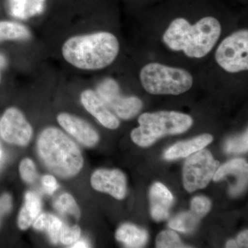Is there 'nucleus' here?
Returning <instances> with one entry per match:
<instances>
[{
  "instance_id": "nucleus-1",
  "label": "nucleus",
  "mask_w": 248,
  "mask_h": 248,
  "mask_svg": "<svg viewBox=\"0 0 248 248\" xmlns=\"http://www.w3.org/2000/svg\"><path fill=\"white\" fill-rule=\"evenodd\" d=\"M221 33V26L216 18H202L195 25L177 18L164 32L163 41L171 50H182L189 58H202L211 51Z\"/></svg>"
},
{
  "instance_id": "nucleus-2",
  "label": "nucleus",
  "mask_w": 248,
  "mask_h": 248,
  "mask_svg": "<svg viewBox=\"0 0 248 248\" xmlns=\"http://www.w3.org/2000/svg\"><path fill=\"white\" fill-rule=\"evenodd\" d=\"M120 51V44L113 34L98 32L77 35L62 46L63 58L79 69L94 71L110 66Z\"/></svg>"
},
{
  "instance_id": "nucleus-3",
  "label": "nucleus",
  "mask_w": 248,
  "mask_h": 248,
  "mask_svg": "<svg viewBox=\"0 0 248 248\" xmlns=\"http://www.w3.org/2000/svg\"><path fill=\"white\" fill-rule=\"evenodd\" d=\"M37 152L44 164L62 177L76 175L84 164L79 148L60 129H45L39 137Z\"/></svg>"
},
{
  "instance_id": "nucleus-4",
  "label": "nucleus",
  "mask_w": 248,
  "mask_h": 248,
  "mask_svg": "<svg viewBox=\"0 0 248 248\" xmlns=\"http://www.w3.org/2000/svg\"><path fill=\"white\" fill-rule=\"evenodd\" d=\"M140 126L131 133V139L138 146L147 147L168 135L187 131L192 124L190 116L174 111H160L142 114L138 120Z\"/></svg>"
},
{
  "instance_id": "nucleus-5",
  "label": "nucleus",
  "mask_w": 248,
  "mask_h": 248,
  "mask_svg": "<svg viewBox=\"0 0 248 248\" xmlns=\"http://www.w3.org/2000/svg\"><path fill=\"white\" fill-rule=\"evenodd\" d=\"M140 76L143 87L153 94L177 95L190 90L193 84V78L189 72L159 63L146 65Z\"/></svg>"
},
{
  "instance_id": "nucleus-6",
  "label": "nucleus",
  "mask_w": 248,
  "mask_h": 248,
  "mask_svg": "<svg viewBox=\"0 0 248 248\" xmlns=\"http://www.w3.org/2000/svg\"><path fill=\"white\" fill-rule=\"evenodd\" d=\"M217 63L228 73L248 69V31H236L226 37L215 53Z\"/></svg>"
},
{
  "instance_id": "nucleus-7",
  "label": "nucleus",
  "mask_w": 248,
  "mask_h": 248,
  "mask_svg": "<svg viewBox=\"0 0 248 248\" xmlns=\"http://www.w3.org/2000/svg\"><path fill=\"white\" fill-rule=\"evenodd\" d=\"M219 162L205 149L190 155L186 159L183 170V181L186 190L193 192L203 189L213 179Z\"/></svg>"
},
{
  "instance_id": "nucleus-8",
  "label": "nucleus",
  "mask_w": 248,
  "mask_h": 248,
  "mask_svg": "<svg viewBox=\"0 0 248 248\" xmlns=\"http://www.w3.org/2000/svg\"><path fill=\"white\" fill-rule=\"evenodd\" d=\"M97 93L108 108L123 120L133 118L141 110V101L136 97H122L119 85L114 79H104L97 86Z\"/></svg>"
},
{
  "instance_id": "nucleus-9",
  "label": "nucleus",
  "mask_w": 248,
  "mask_h": 248,
  "mask_svg": "<svg viewBox=\"0 0 248 248\" xmlns=\"http://www.w3.org/2000/svg\"><path fill=\"white\" fill-rule=\"evenodd\" d=\"M0 135L8 143L25 146L32 138V129L20 110L10 108L0 119Z\"/></svg>"
},
{
  "instance_id": "nucleus-10",
  "label": "nucleus",
  "mask_w": 248,
  "mask_h": 248,
  "mask_svg": "<svg viewBox=\"0 0 248 248\" xmlns=\"http://www.w3.org/2000/svg\"><path fill=\"white\" fill-rule=\"evenodd\" d=\"M91 182L94 190L107 192L117 200H123L126 193V179L118 170H98L93 173Z\"/></svg>"
},
{
  "instance_id": "nucleus-11",
  "label": "nucleus",
  "mask_w": 248,
  "mask_h": 248,
  "mask_svg": "<svg viewBox=\"0 0 248 248\" xmlns=\"http://www.w3.org/2000/svg\"><path fill=\"white\" fill-rule=\"evenodd\" d=\"M58 121L62 128L84 146H93L97 143L99 135L86 121L68 113L59 115Z\"/></svg>"
},
{
  "instance_id": "nucleus-12",
  "label": "nucleus",
  "mask_w": 248,
  "mask_h": 248,
  "mask_svg": "<svg viewBox=\"0 0 248 248\" xmlns=\"http://www.w3.org/2000/svg\"><path fill=\"white\" fill-rule=\"evenodd\" d=\"M81 101L85 108L95 117L99 123L106 128L116 129L120 125L117 120L108 108L99 97L97 93L92 90H86L81 93Z\"/></svg>"
},
{
  "instance_id": "nucleus-13",
  "label": "nucleus",
  "mask_w": 248,
  "mask_h": 248,
  "mask_svg": "<svg viewBox=\"0 0 248 248\" xmlns=\"http://www.w3.org/2000/svg\"><path fill=\"white\" fill-rule=\"evenodd\" d=\"M248 172L247 162L244 159H235L218 168L213 179L215 182H218L227 175L235 176L236 183L235 186L231 187L230 193L232 196H237L244 190L247 186Z\"/></svg>"
},
{
  "instance_id": "nucleus-14",
  "label": "nucleus",
  "mask_w": 248,
  "mask_h": 248,
  "mask_svg": "<svg viewBox=\"0 0 248 248\" xmlns=\"http://www.w3.org/2000/svg\"><path fill=\"white\" fill-rule=\"evenodd\" d=\"M151 214L156 221H162L169 216L174 198L169 189L161 183H155L150 190Z\"/></svg>"
},
{
  "instance_id": "nucleus-15",
  "label": "nucleus",
  "mask_w": 248,
  "mask_h": 248,
  "mask_svg": "<svg viewBox=\"0 0 248 248\" xmlns=\"http://www.w3.org/2000/svg\"><path fill=\"white\" fill-rule=\"evenodd\" d=\"M213 138L208 134L200 135L189 140V141L179 142L171 146L165 153L166 159H177L179 158L187 157L196 152L203 149L205 146L213 141Z\"/></svg>"
},
{
  "instance_id": "nucleus-16",
  "label": "nucleus",
  "mask_w": 248,
  "mask_h": 248,
  "mask_svg": "<svg viewBox=\"0 0 248 248\" xmlns=\"http://www.w3.org/2000/svg\"><path fill=\"white\" fill-rule=\"evenodd\" d=\"M42 203L40 198L33 192L26 194L24 206L18 217V226L22 231L27 230L40 215Z\"/></svg>"
},
{
  "instance_id": "nucleus-17",
  "label": "nucleus",
  "mask_w": 248,
  "mask_h": 248,
  "mask_svg": "<svg viewBox=\"0 0 248 248\" xmlns=\"http://www.w3.org/2000/svg\"><path fill=\"white\" fill-rule=\"evenodd\" d=\"M116 239L128 248H141L148 241L145 230L131 224H124L117 230Z\"/></svg>"
},
{
  "instance_id": "nucleus-18",
  "label": "nucleus",
  "mask_w": 248,
  "mask_h": 248,
  "mask_svg": "<svg viewBox=\"0 0 248 248\" xmlns=\"http://www.w3.org/2000/svg\"><path fill=\"white\" fill-rule=\"evenodd\" d=\"M63 223L58 218L50 214H41L33 222V227L37 231H45L48 233L50 241L54 244H58L60 232Z\"/></svg>"
},
{
  "instance_id": "nucleus-19",
  "label": "nucleus",
  "mask_w": 248,
  "mask_h": 248,
  "mask_svg": "<svg viewBox=\"0 0 248 248\" xmlns=\"http://www.w3.org/2000/svg\"><path fill=\"white\" fill-rule=\"evenodd\" d=\"M30 37V32L25 26L18 23L0 22V42L4 40H26Z\"/></svg>"
},
{
  "instance_id": "nucleus-20",
  "label": "nucleus",
  "mask_w": 248,
  "mask_h": 248,
  "mask_svg": "<svg viewBox=\"0 0 248 248\" xmlns=\"http://www.w3.org/2000/svg\"><path fill=\"white\" fill-rule=\"evenodd\" d=\"M199 218L192 213H183L173 218L169 222V226L172 229L182 232H191L195 229Z\"/></svg>"
},
{
  "instance_id": "nucleus-21",
  "label": "nucleus",
  "mask_w": 248,
  "mask_h": 248,
  "mask_svg": "<svg viewBox=\"0 0 248 248\" xmlns=\"http://www.w3.org/2000/svg\"><path fill=\"white\" fill-rule=\"evenodd\" d=\"M44 0H10V9L14 15L22 16L23 14L39 12L43 6Z\"/></svg>"
},
{
  "instance_id": "nucleus-22",
  "label": "nucleus",
  "mask_w": 248,
  "mask_h": 248,
  "mask_svg": "<svg viewBox=\"0 0 248 248\" xmlns=\"http://www.w3.org/2000/svg\"><path fill=\"white\" fill-rule=\"evenodd\" d=\"M55 209L63 215H70L78 219L80 217L79 207L74 198L69 194H63L54 203Z\"/></svg>"
},
{
  "instance_id": "nucleus-23",
  "label": "nucleus",
  "mask_w": 248,
  "mask_h": 248,
  "mask_svg": "<svg viewBox=\"0 0 248 248\" xmlns=\"http://www.w3.org/2000/svg\"><path fill=\"white\" fill-rule=\"evenodd\" d=\"M156 248H187L183 244L179 236L173 231H163L158 235L156 240Z\"/></svg>"
},
{
  "instance_id": "nucleus-24",
  "label": "nucleus",
  "mask_w": 248,
  "mask_h": 248,
  "mask_svg": "<svg viewBox=\"0 0 248 248\" xmlns=\"http://www.w3.org/2000/svg\"><path fill=\"white\" fill-rule=\"evenodd\" d=\"M248 131L241 136L231 139L226 141L224 149L229 154L246 153L248 148Z\"/></svg>"
},
{
  "instance_id": "nucleus-25",
  "label": "nucleus",
  "mask_w": 248,
  "mask_h": 248,
  "mask_svg": "<svg viewBox=\"0 0 248 248\" xmlns=\"http://www.w3.org/2000/svg\"><path fill=\"white\" fill-rule=\"evenodd\" d=\"M81 230L78 226H67L63 225L60 232L59 241L64 245H72L80 239Z\"/></svg>"
},
{
  "instance_id": "nucleus-26",
  "label": "nucleus",
  "mask_w": 248,
  "mask_h": 248,
  "mask_svg": "<svg viewBox=\"0 0 248 248\" xmlns=\"http://www.w3.org/2000/svg\"><path fill=\"white\" fill-rule=\"evenodd\" d=\"M211 208V202L205 197H196L191 202V210L197 218L205 216Z\"/></svg>"
},
{
  "instance_id": "nucleus-27",
  "label": "nucleus",
  "mask_w": 248,
  "mask_h": 248,
  "mask_svg": "<svg viewBox=\"0 0 248 248\" xmlns=\"http://www.w3.org/2000/svg\"><path fill=\"white\" fill-rule=\"evenodd\" d=\"M19 172L24 182L31 184L37 178V172L35 164L30 159H23L19 165Z\"/></svg>"
},
{
  "instance_id": "nucleus-28",
  "label": "nucleus",
  "mask_w": 248,
  "mask_h": 248,
  "mask_svg": "<svg viewBox=\"0 0 248 248\" xmlns=\"http://www.w3.org/2000/svg\"><path fill=\"white\" fill-rule=\"evenodd\" d=\"M42 183L46 192L48 195H53L59 187L56 179L51 175L44 176L42 179Z\"/></svg>"
},
{
  "instance_id": "nucleus-29",
  "label": "nucleus",
  "mask_w": 248,
  "mask_h": 248,
  "mask_svg": "<svg viewBox=\"0 0 248 248\" xmlns=\"http://www.w3.org/2000/svg\"><path fill=\"white\" fill-rule=\"evenodd\" d=\"M12 208V200L11 196L8 194H4L0 198V223H1V217L9 213Z\"/></svg>"
},
{
  "instance_id": "nucleus-30",
  "label": "nucleus",
  "mask_w": 248,
  "mask_h": 248,
  "mask_svg": "<svg viewBox=\"0 0 248 248\" xmlns=\"http://www.w3.org/2000/svg\"><path fill=\"white\" fill-rule=\"evenodd\" d=\"M248 231L243 232L239 234L237 239H236V243L239 247H248Z\"/></svg>"
},
{
  "instance_id": "nucleus-31",
  "label": "nucleus",
  "mask_w": 248,
  "mask_h": 248,
  "mask_svg": "<svg viewBox=\"0 0 248 248\" xmlns=\"http://www.w3.org/2000/svg\"><path fill=\"white\" fill-rule=\"evenodd\" d=\"M89 247V244L87 241H85L84 239H79L78 241H77L76 243L73 244V246H72L71 248H84Z\"/></svg>"
},
{
  "instance_id": "nucleus-32",
  "label": "nucleus",
  "mask_w": 248,
  "mask_h": 248,
  "mask_svg": "<svg viewBox=\"0 0 248 248\" xmlns=\"http://www.w3.org/2000/svg\"><path fill=\"white\" fill-rule=\"evenodd\" d=\"M226 248H239L237 243L234 240H231L226 244Z\"/></svg>"
},
{
  "instance_id": "nucleus-33",
  "label": "nucleus",
  "mask_w": 248,
  "mask_h": 248,
  "mask_svg": "<svg viewBox=\"0 0 248 248\" xmlns=\"http://www.w3.org/2000/svg\"><path fill=\"white\" fill-rule=\"evenodd\" d=\"M6 59H5L3 55H0V69L4 68V67L6 66ZM0 79H1V75H0Z\"/></svg>"
},
{
  "instance_id": "nucleus-34",
  "label": "nucleus",
  "mask_w": 248,
  "mask_h": 248,
  "mask_svg": "<svg viewBox=\"0 0 248 248\" xmlns=\"http://www.w3.org/2000/svg\"><path fill=\"white\" fill-rule=\"evenodd\" d=\"M0 140H1V135H0ZM3 148L1 145V140H0V161L3 159Z\"/></svg>"
},
{
  "instance_id": "nucleus-35",
  "label": "nucleus",
  "mask_w": 248,
  "mask_h": 248,
  "mask_svg": "<svg viewBox=\"0 0 248 248\" xmlns=\"http://www.w3.org/2000/svg\"><path fill=\"white\" fill-rule=\"evenodd\" d=\"M3 162H4V160L1 159V161H0V169H1V166H2Z\"/></svg>"
}]
</instances>
